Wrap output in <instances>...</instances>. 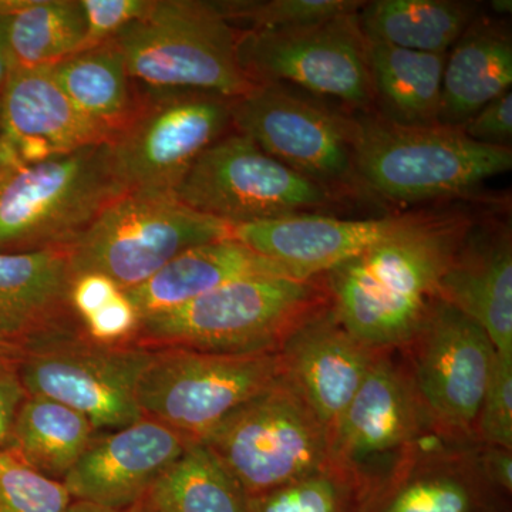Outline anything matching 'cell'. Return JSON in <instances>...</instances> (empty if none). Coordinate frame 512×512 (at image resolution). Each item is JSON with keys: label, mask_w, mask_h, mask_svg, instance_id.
I'll return each instance as SVG.
<instances>
[{"label": "cell", "mask_w": 512, "mask_h": 512, "mask_svg": "<svg viewBox=\"0 0 512 512\" xmlns=\"http://www.w3.org/2000/svg\"><path fill=\"white\" fill-rule=\"evenodd\" d=\"M477 217L466 205L409 212L389 237L322 275L340 322L372 349L403 348Z\"/></svg>", "instance_id": "6da1fadb"}, {"label": "cell", "mask_w": 512, "mask_h": 512, "mask_svg": "<svg viewBox=\"0 0 512 512\" xmlns=\"http://www.w3.org/2000/svg\"><path fill=\"white\" fill-rule=\"evenodd\" d=\"M328 302L323 276H248L178 308L144 316L133 342L222 355L276 353L306 316Z\"/></svg>", "instance_id": "7a4b0ae2"}, {"label": "cell", "mask_w": 512, "mask_h": 512, "mask_svg": "<svg viewBox=\"0 0 512 512\" xmlns=\"http://www.w3.org/2000/svg\"><path fill=\"white\" fill-rule=\"evenodd\" d=\"M433 431L399 353L379 350L328 431V468L352 488L362 512H379Z\"/></svg>", "instance_id": "3957f363"}, {"label": "cell", "mask_w": 512, "mask_h": 512, "mask_svg": "<svg viewBox=\"0 0 512 512\" xmlns=\"http://www.w3.org/2000/svg\"><path fill=\"white\" fill-rule=\"evenodd\" d=\"M356 123L357 175L377 202L464 197L512 168V147L484 146L461 128L397 126L375 111Z\"/></svg>", "instance_id": "277c9868"}, {"label": "cell", "mask_w": 512, "mask_h": 512, "mask_svg": "<svg viewBox=\"0 0 512 512\" xmlns=\"http://www.w3.org/2000/svg\"><path fill=\"white\" fill-rule=\"evenodd\" d=\"M239 29L215 2L153 0L143 18L114 37L134 83L237 99L255 83L238 57Z\"/></svg>", "instance_id": "5b68a950"}, {"label": "cell", "mask_w": 512, "mask_h": 512, "mask_svg": "<svg viewBox=\"0 0 512 512\" xmlns=\"http://www.w3.org/2000/svg\"><path fill=\"white\" fill-rule=\"evenodd\" d=\"M124 192L107 143L10 168L0 175V254L67 248Z\"/></svg>", "instance_id": "8992f818"}, {"label": "cell", "mask_w": 512, "mask_h": 512, "mask_svg": "<svg viewBox=\"0 0 512 512\" xmlns=\"http://www.w3.org/2000/svg\"><path fill=\"white\" fill-rule=\"evenodd\" d=\"M232 227L168 191H128L67 247L72 274H99L121 291L143 285L175 256L231 237Z\"/></svg>", "instance_id": "52a82bcc"}, {"label": "cell", "mask_w": 512, "mask_h": 512, "mask_svg": "<svg viewBox=\"0 0 512 512\" xmlns=\"http://www.w3.org/2000/svg\"><path fill=\"white\" fill-rule=\"evenodd\" d=\"M232 128L349 204L377 202L356 171V116L282 83H256L232 101Z\"/></svg>", "instance_id": "ba28073f"}, {"label": "cell", "mask_w": 512, "mask_h": 512, "mask_svg": "<svg viewBox=\"0 0 512 512\" xmlns=\"http://www.w3.org/2000/svg\"><path fill=\"white\" fill-rule=\"evenodd\" d=\"M153 356V348L134 342H93L76 320L23 346L18 370L29 396L62 403L97 431H110L144 419L138 383Z\"/></svg>", "instance_id": "9c48e42d"}, {"label": "cell", "mask_w": 512, "mask_h": 512, "mask_svg": "<svg viewBox=\"0 0 512 512\" xmlns=\"http://www.w3.org/2000/svg\"><path fill=\"white\" fill-rule=\"evenodd\" d=\"M201 443L247 497L328 467V430L282 377L229 414Z\"/></svg>", "instance_id": "30bf717a"}, {"label": "cell", "mask_w": 512, "mask_h": 512, "mask_svg": "<svg viewBox=\"0 0 512 512\" xmlns=\"http://www.w3.org/2000/svg\"><path fill=\"white\" fill-rule=\"evenodd\" d=\"M174 195L192 210L231 227L289 215L329 214L348 205L237 131L197 158Z\"/></svg>", "instance_id": "8fae6325"}, {"label": "cell", "mask_w": 512, "mask_h": 512, "mask_svg": "<svg viewBox=\"0 0 512 512\" xmlns=\"http://www.w3.org/2000/svg\"><path fill=\"white\" fill-rule=\"evenodd\" d=\"M138 87L131 119L107 141L123 190L174 192L197 158L232 128V101L198 90Z\"/></svg>", "instance_id": "7c38bea8"}, {"label": "cell", "mask_w": 512, "mask_h": 512, "mask_svg": "<svg viewBox=\"0 0 512 512\" xmlns=\"http://www.w3.org/2000/svg\"><path fill=\"white\" fill-rule=\"evenodd\" d=\"M278 379L281 367L276 353L222 355L156 348L138 383L137 399L146 419L185 439L201 441Z\"/></svg>", "instance_id": "4fadbf2b"}, {"label": "cell", "mask_w": 512, "mask_h": 512, "mask_svg": "<svg viewBox=\"0 0 512 512\" xmlns=\"http://www.w3.org/2000/svg\"><path fill=\"white\" fill-rule=\"evenodd\" d=\"M397 353L434 429L460 443H477L474 430L495 353L484 329L437 298Z\"/></svg>", "instance_id": "5bb4252c"}, {"label": "cell", "mask_w": 512, "mask_h": 512, "mask_svg": "<svg viewBox=\"0 0 512 512\" xmlns=\"http://www.w3.org/2000/svg\"><path fill=\"white\" fill-rule=\"evenodd\" d=\"M238 57L256 83H282L375 111L365 36L356 15L288 30H239Z\"/></svg>", "instance_id": "9a60e30c"}, {"label": "cell", "mask_w": 512, "mask_h": 512, "mask_svg": "<svg viewBox=\"0 0 512 512\" xmlns=\"http://www.w3.org/2000/svg\"><path fill=\"white\" fill-rule=\"evenodd\" d=\"M377 353L346 329L329 301L289 333L276 355L282 379L329 431L362 386Z\"/></svg>", "instance_id": "2e32d148"}, {"label": "cell", "mask_w": 512, "mask_h": 512, "mask_svg": "<svg viewBox=\"0 0 512 512\" xmlns=\"http://www.w3.org/2000/svg\"><path fill=\"white\" fill-rule=\"evenodd\" d=\"M190 441L144 417L130 426L94 436L63 484L73 501L130 510L146 498Z\"/></svg>", "instance_id": "e0dca14e"}, {"label": "cell", "mask_w": 512, "mask_h": 512, "mask_svg": "<svg viewBox=\"0 0 512 512\" xmlns=\"http://www.w3.org/2000/svg\"><path fill=\"white\" fill-rule=\"evenodd\" d=\"M109 136L87 119L47 69H16L0 93V163H37Z\"/></svg>", "instance_id": "ac0fdd59"}, {"label": "cell", "mask_w": 512, "mask_h": 512, "mask_svg": "<svg viewBox=\"0 0 512 512\" xmlns=\"http://www.w3.org/2000/svg\"><path fill=\"white\" fill-rule=\"evenodd\" d=\"M404 214L345 220L332 214H298L232 227L231 237L299 279H313L389 237Z\"/></svg>", "instance_id": "d6986e66"}, {"label": "cell", "mask_w": 512, "mask_h": 512, "mask_svg": "<svg viewBox=\"0 0 512 512\" xmlns=\"http://www.w3.org/2000/svg\"><path fill=\"white\" fill-rule=\"evenodd\" d=\"M439 298L477 322L495 352L512 355V237L508 222L477 217L441 278Z\"/></svg>", "instance_id": "ffe728a7"}, {"label": "cell", "mask_w": 512, "mask_h": 512, "mask_svg": "<svg viewBox=\"0 0 512 512\" xmlns=\"http://www.w3.org/2000/svg\"><path fill=\"white\" fill-rule=\"evenodd\" d=\"M67 248L0 254V336L23 346L76 322Z\"/></svg>", "instance_id": "44dd1931"}, {"label": "cell", "mask_w": 512, "mask_h": 512, "mask_svg": "<svg viewBox=\"0 0 512 512\" xmlns=\"http://www.w3.org/2000/svg\"><path fill=\"white\" fill-rule=\"evenodd\" d=\"M477 443L431 439L387 495L379 512H500L507 498L485 481Z\"/></svg>", "instance_id": "7402d4cb"}, {"label": "cell", "mask_w": 512, "mask_h": 512, "mask_svg": "<svg viewBox=\"0 0 512 512\" xmlns=\"http://www.w3.org/2000/svg\"><path fill=\"white\" fill-rule=\"evenodd\" d=\"M262 275L292 276L282 266L229 237L188 249L143 285L123 292L141 319L183 306L238 279Z\"/></svg>", "instance_id": "603a6c76"}, {"label": "cell", "mask_w": 512, "mask_h": 512, "mask_svg": "<svg viewBox=\"0 0 512 512\" xmlns=\"http://www.w3.org/2000/svg\"><path fill=\"white\" fill-rule=\"evenodd\" d=\"M512 86V39L504 22L478 15L444 64L440 126L461 128Z\"/></svg>", "instance_id": "cb8c5ba5"}, {"label": "cell", "mask_w": 512, "mask_h": 512, "mask_svg": "<svg viewBox=\"0 0 512 512\" xmlns=\"http://www.w3.org/2000/svg\"><path fill=\"white\" fill-rule=\"evenodd\" d=\"M366 49L375 113L397 126H439L447 55L413 52L367 40Z\"/></svg>", "instance_id": "d4e9b609"}, {"label": "cell", "mask_w": 512, "mask_h": 512, "mask_svg": "<svg viewBox=\"0 0 512 512\" xmlns=\"http://www.w3.org/2000/svg\"><path fill=\"white\" fill-rule=\"evenodd\" d=\"M480 15L476 2L460 0H376L357 13L367 42L447 55Z\"/></svg>", "instance_id": "484cf974"}, {"label": "cell", "mask_w": 512, "mask_h": 512, "mask_svg": "<svg viewBox=\"0 0 512 512\" xmlns=\"http://www.w3.org/2000/svg\"><path fill=\"white\" fill-rule=\"evenodd\" d=\"M47 70L74 106L109 140L136 111L138 87L114 39L80 50Z\"/></svg>", "instance_id": "4316f807"}, {"label": "cell", "mask_w": 512, "mask_h": 512, "mask_svg": "<svg viewBox=\"0 0 512 512\" xmlns=\"http://www.w3.org/2000/svg\"><path fill=\"white\" fill-rule=\"evenodd\" d=\"M96 431L82 413L46 397L28 396L13 423L8 448L39 473L63 481Z\"/></svg>", "instance_id": "83f0119b"}, {"label": "cell", "mask_w": 512, "mask_h": 512, "mask_svg": "<svg viewBox=\"0 0 512 512\" xmlns=\"http://www.w3.org/2000/svg\"><path fill=\"white\" fill-rule=\"evenodd\" d=\"M3 30L13 70L50 69L82 50L86 18L80 0H22Z\"/></svg>", "instance_id": "f1b7e54d"}, {"label": "cell", "mask_w": 512, "mask_h": 512, "mask_svg": "<svg viewBox=\"0 0 512 512\" xmlns=\"http://www.w3.org/2000/svg\"><path fill=\"white\" fill-rule=\"evenodd\" d=\"M144 500L158 512H247V495L201 441L188 443Z\"/></svg>", "instance_id": "f546056e"}, {"label": "cell", "mask_w": 512, "mask_h": 512, "mask_svg": "<svg viewBox=\"0 0 512 512\" xmlns=\"http://www.w3.org/2000/svg\"><path fill=\"white\" fill-rule=\"evenodd\" d=\"M365 3L362 0H220L215 6L231 25H248L244 30H288L356 15Z\"/></svg>", "instance_id": "4dcf8cb0"}, {"label": "cell", "mask_w": 512, "mask_h": 512, "mask_svg": "<svg viewBox=\"0 0 512 512\" xmlns=\"http://www.w3.org/2000/svg\"><path fill=\"white\" fill-rule=\"evenodd\" d=\"M247 512H362L352 488L328 467L268 493L247 497Z\"/></svg>", "instance_id": "1f68e13d"}, {"label": "cell", "mask_w": 512, "mask_h": 512, "mask_svg": "<svg viewBox=\"0 0 512 512\" xmlns=\"http://www.w3.org/2000/svg\"><path fill=\"white\" fill-rule=\"evenodd\" d=\"M72 503L63 481L39 473L9 448L0 450V512H66Z\"/></svg>", "instance_id": "d6a6232c"}, {"label": "cell", "mask_w": 512, "mask_h": 512, "mask_svg": "<svg viewBox=\"0 0 512 512\" xmlns=\"http://www.w3.org/2000/svg\"><path fill=\"white\" fill-rule=\"evenodd\" d=\"M474 434L477 443L512 450V355L494 353Z\"/></svg>", "instance_id": "836d02e7"}, {"label": "cell", "mask_w": 512, "mask_h": 512, "mask_svg": "<svg viewBox=\"0 0 512 512\" xmlns=\"http://www.w3.org/2000/svg\"><path fill=\"white\" fill-rule=\"evenodd\" d=\"M86 18L82 50L114 39L130 23L143 18L153 0H80Z\"/></svg>", "instance_id": "e575fe53"}, {"label": "cell", "mask_w": 512, "mask_h": 512, "mask_svg": "<svg viewBox=\"0 0 512 512\" xmlns=\"http://www.w3.org/2000/svg\"><path fill=\"white\" fill-rule=\"evenodd\" d=\"M471 140L490 147L510 148L512 141V92H507L477 111L461 127Z\"/></svg>", "instance_id": "d590c367"}, {"label": "cell", "mask_w": 512, "mask_h": 512, "mask_svg": "<svg viewBox=\"0 0 512 512\" xmlns=\"http://www.w3.org/2000/svg\"><path fill=\"white\" fill-rule=\"evenodd\" d=\"M19 365L0 366V450L8 448L13 423L29 396L19 376Z\"/></svg>", "instance_id": "8d00e7d4"}, {"label": "cell", "mask_w": 512, "mask_h": 512, "mask_svg": "<svg viewBox=\"0 0 512 512\" xmlns=\"http://www.w3.org/2000/svg\"><path fill=\"white\" fill-rule=\"evenodd\" d=\"M476 460L488 484L505 498L512 493V450L477 443Z\"/></svg>", "instance_id": "74e56055"}, {"label": "cell", "mask_w": 512, "mask_h": 512, "mask_svg": "<svg viewBox=\"0 0 512 512\" xmlns=\"http://www.w3.org/2000/svg\"><path fill=\"white\" fill-rule=\"evenodd\" d=\"M12 72L13 64L10 60L8 46H6L5 30H3V13H0V93H2L5 84L8 83Z\"/></svg>", "instance_id": "f35d334b"}, {"label": "cell", "mask_w": 512, "mask_h": 512, "mask_svg": "<svg viewBox=\"0 0 512 512\" xmlns=\"http://www.w3.org/2000/svg\"><path fill=\"white\" fill-rule=\"evenodd\" d=\"M23 349L0 336V366L19 365Z\"/></svg>", "instance_id": "ab89813d"}, {"label": "cell", "mask_w": 512, "mask_h": 512, "mask_svg": "<svg viewBox=\"0 0 512 512\" xmlns=\"http://www.w3.org/2000/svg\"><path fill=\"white\" fill-rule=\"evenodd\" d=\"M66 512H127V511L111 510V508L101 507V505L86 503V501H73V503L69 505V508H67Z\"/></svg>", "instance_id": "60d3db41"}, {"label": "cell", "mask_w": 512, "mask_h": 512, "mask_svg": "<svg viewBox=\"0 0 512 512\" xmlns=\"http://www.w3.org/2000/svg\"><path fill=\"white\" fill-rule=\"evenodd\" d=\"M490 8L493 9L497 15L510 16L512 12V2L511 0H493Z\"/></svg>", "instance_id": "b9f144b4"}, {"label": "cell", "mask_w": 512, "mask_h": 512, "mask_svg": "<svg viewBox=\"0 0 512 512\" xmlns=\"http://www.w3.org/2000/svg\"><path fill=\"white\" fill-rule=\"evenodd\" d=\"M127 512H158L156 508L151 507L150 504L147 503L146 500H141L140 503L131 507Z\"/></svg>", "instance_id": "7bdbcfd3"}, {"label": "cell", "mask_w": 512, "mask_h": 512, "mask_svg": "<svg viewBox=\"0 0 512 512\" xmlns=\"http://www.w3.org/2000/svg\"><path fill=\"white\" fill-rule=\"evenodd\" d=\"M22 0H0V13L9 12V10L18 8Z\"/></svg>", "instance_id": "ee69618b"}, {"label": "cell", "mask_w": 512, "mask_h": 512, "mask_svg": "<svg viewBox=\"0 0 512 512\" xmlns=\"http://www.w3.org/2000/svg\"><path fill=\"white\" fill-rule=\"evenodd\" d=\"M5 171H6V168H5V167H3V165H2V164H0V175H2L3 173H5Z\"/></svg>", "instance_id": "f6af8a7d"}, {"label": "cell", "mask_w": 512, "mask_h": 512, "mask_svg": "<svg viewBox=\"0 0 512 512\" xmlns=\"http://www.w3.org/2000/svg\"><path fill=\"white\" fill-rule=\"evenodd\" d=\"M500 512H510V511H500Z\"/></svg>", "instance_id": "bcb514c9"}]
</instances>
